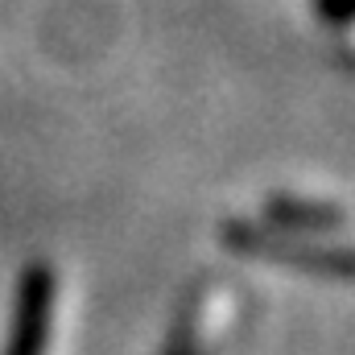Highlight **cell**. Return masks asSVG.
<instances>
[{
	"label": "cell",
	"instance_id": "cell-1",
	"mask_svg": "<svg viewBox=\"0 0 355 355\" xmlns=\"http://www.w3.org/2000/svg\"><path fill=\"white\" fill-rule=\"evenodd\" d=\"M50 318H54V272L33 265L17 293V318H12V335H8L4 355H46Z\"/></svg>",
	"mask_w": 355,
	"mask_h": 355
},
{
	"label": "cell",
	"instance_id": "cell-2",
	"mask_svg": "<svg viewBox=\"0 0 355 355\" xmlns=\"http://www.w3.org/2000/svg\"><path fill=\"white\" fill-rule=\"evenodd\" d=\"M318 21L339 42V50L355 54V0H318Z\"/></svg>",
	"mask_w": 355,
	"mask_h": 355
}]
</instances>
